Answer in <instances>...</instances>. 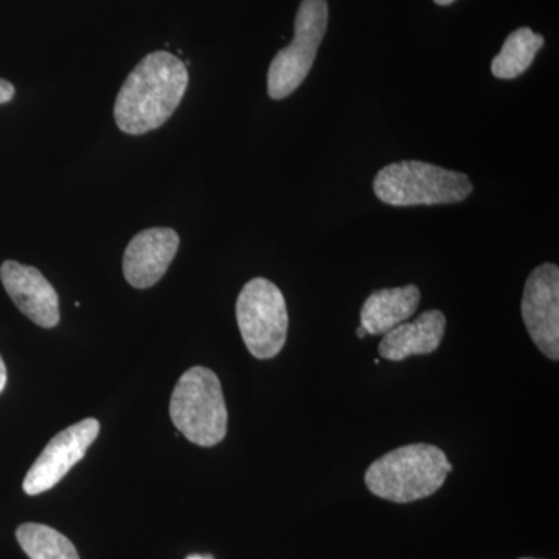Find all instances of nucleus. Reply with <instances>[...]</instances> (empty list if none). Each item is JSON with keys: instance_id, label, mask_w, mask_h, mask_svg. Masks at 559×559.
Instances as JSON below:
<instances>
[{"instance_id": "f8f14e48", "label": "nucleus", "mask_w": 559, "mask_h": 559, "mask_svg": "<svg viewBox=\"0 0 559 559\" xmlns=\"http://www.w3.org/2000/svg\"><path fill=\"white\" fill-rule=\"evenodd\" d=\"M419 299L421 294L415 285L374 290L364 301L360 326L370 336H384L417 312Z\"/></svg>"}, {"instance_id": "0eeeda50", "label": "nucleus", "mask_w": 559, "mask_h": 559, "mask_svg": "<svg viewBox=\"0 0 559 559\" xmlns=\"http://www.w3.org/2000/svg\"><path fill=\"white\" fill-rule=\"evenodd\" d=\"M522 319L544 356L559 359V267L544 263L528 275L522 297Z\"/></svg>"}, {"instance_id": "7ed1b4c3", "label": "nucleus", "mask_w": 559, "mask_h": 559, "mask_svg": "<svg viewBox=\"0 0 559 559\" xmlns=\"http://www.w3.org/2000/svg\"><path fill=\"white\" fill-rule=\"evenodd\" d=\"M473 189V182L463 173L421 160L390 164L378 171L373 182L380 201L395 207L457 204L465 201Z\"/></svg>"}, {"instance_id": "4468645a", "label": "nucleus", "mask_w": 559, "mask_h": 559, "mask_svg": "<svg viewBox=\"0 0 559 559\" xmlns=\"http://www.w3.org/2000/svg\"><path fill=\"white\" fill-rule=\"evenodd\" d=\"M16 538L31 559H80L70 539L49 525L22 524Z\"/></svg>"}, {"instance_id": "dca6fc26", "label": "nucleus", "mask_w": 559, "mask_h": 559, "mask_svg": "<svg viewBox=\"0 0 559 559\" xmlns=\"http://www.w3.org/2000/svg\"><path fill=\"white\" fill-rule=\"evenodd\" d=\"M7 385V367L3 362L2 356H0V393L3 392Z\"/></svg>"}, {"instance_id": "6ab92c4d", "label": "nucleus", "mask_w": 559, "mask_h": 559, "mask_svg": "<svg viewBox=\"0 0 559 559\" xmlns=\"http://www.w3.org/2000/svg\"><path fill=\"white\" fill-rule=\"evenodd\" d=\"M356 334H358L359 340H364V337L367 336V331L362 329V326H359L358 330H356Z\"/></svg>"}, {"instance_id": "20e7f679", "label": "nucleus", "mask_w": 559, "mask_h": 559, "mask_svg": "<svg viewBox=\"0 0 559 559\" xmlns=\"http://www.w3.org/2000/svg\"><path fill=\"white\" fill-rule=\"evenodd\" d=\"M173 425L191 443L212 448L227 433L226 401L219 378L205 367H193L180 377L170 401Z\"/></svg>"}, {"instance_id": "f3484780", "label": "nucleus", "mask_w": 559, "mask_h": 559, "mask_svg": "<svg viewBox=\"0 0 559 559\" xmlns=\"http://www.w3.org/2000/svg\"><path fill=\"white\" fill-rule=\"evenodd\" d=\"M187 559H215L213 557H210V555H190Z\"/></svg>"}, {"instance_id": "423d86ee", "label": "nucleus", "mask_w": 559, "mask_h": 559, "mask_svg": "<svg viewBox=\"0 0 559 559\" xmlns=\"http://www.w3.org/2000/svg\"><path fill=\"white\" fill-rule=\"evenodd\" d=\"M326 27V0H301L294 24L293 43L275 55L267 70V94L272 100L289 97L307 79L318 57Z\"/></svg>"}, {"instance_id": "f257e3e1", "label": "nucleus", "mask_w": 559, "mask_h": 559, "mask_svg": "<svg viewBox=\"0 0 559 559\" xmlns=\"http://www.w3.org/2000/svg\"><path fill=\"white\" fill-rule=\"evenodd\" d=\"M189 86V70L170 51L146 55L131 70L114 105L121 132L142 135L170 120Z\"/></svg>"}, {"instance_id": "a211bd4d", "label": "nucleus", "mask_w": 559, "mask_h": 559, "mask_svg": "<svg viewBox=\"0 0 559 559\" xmlns=\"http://www.w3.org/2000/svg\"><path fill=\"white\" fill-rule=\"evenodd\" d=\"M433 2L437 3V5H451L452 2H455V0H433Z\"/></svg>"}, {"instance_id": "f03ea898", "label": "nucleus", "mask_w": 559, "mask_h": 559, "mask_svg": "<svg viewBox=\"0 0 559 559\" xmlns=\"http://www.w3.org/2000/svg\"><path fill=\"white\" fill-rule=\"evenodd\" d=\"M454 469L440 448L407 444L374 460L366 471L367 488L378 498L409 503L439 491Z\"/></svg>"}, {"instance_id": "2eb2a0df", "label": "nucleus", "mask_w": 559, "mask_h": 559, "mask_svg": "<svg viewBox=\"0 0 559 559\" xmlns=\"http://www.w3.org/2000/svg\"><path fill=\"white\" fill-rule=\"evenodd\" d=\"M14 94H16V90H14L13 84L10 81L0 79V105H5V103L13 100Z\"/></svg>"}, {"instance_id": "39448f33", "label": "nucleus", "mask_w": 559, "mask_h": 559, "mask_svg": "<svg viewBox=\"0 0 559 559\" xmlns=\"http://www.w3.org/2000/svg\"><path fill=\"white\" fill-rule=\"evenodd\" d=\"M237 322L253 358H275L285 347L289 326L288 307L282 290L270 280H250L238 296Z\"/></svg>"}, {"instance_id": "aec40b11", "label": "nucleus", "mask_w": 559, "mask_h": 559, "mask_svg": "<svg viewBox=\"0 0 559 559\" xmlns=\"http://www.w3.org/2000/svg\"><path fill=\"white\" fill-rule=\"evenodd\" d=\"M521 559H533V558H521Z\"/></svg>"}, {"instance_id": "ddd939ff", "label": "nucleus", "mask_w": 559, "mask_h": 559, "mask_svg": "<svg viewBox=\"0 0 559 559\" xmlns=\"http://www.w3.org/2000/svg\"><path fill=\"white\" fill-rule=\"evenodd\" d=\"M543 46V36L527 27L511 33L503 43L502 50L491 62L492 75L500 80L518 79L533 64Z\"/></svg>"}, {"instance_id": "9d476101", "label": "nucleus", "mask_w": 559, "mask_h": 559, "mask_svg": "<svg viewBox=\"0 0 559 559\" xmlns=\"http://www.w3.org/2000/svg\"><path fill=\"white\" fill-rule=\"evenodd\" d=\"M178 231L153 227L132 238L123 255V274L132 288L148 289L170 267L179 249Z\"/></svg>"}, {"instance_id": "9b49d317", "label": "nucleus", "mask_w": 559, "mask_h": 559, "mask_svg": "<svg viewBox=\"0 0 559 559\" xmlns=\"http://www.w3.org/2000/svg\"><path fill=\"white\" fill-rule=\"evenodd\" d=\"M447 330V318L439 310L419 314L414 322L400 323L382 337L381 358L401 362L409 356L430 355L437 352Z\"/></svg>"}, {"instance_id": "1a4fd4ad", "label": "nucleus", "mask_w": 559, "mask_h": 559, "mask_svg": "<svg viewBox=\"0 0 559 559\" xmlns=\"http://www.w3.org/2000/svg\"><path fill=\"white\" fill-rule=\"evenodd\" d=\"M0 280L22 314L40 329H55L60 323V299L43 272L9 260L0 266Z\"/></svg>"}, {"instance_id": "6e6552de", "label": "nucleus", "mask_w": 559, "mask_h": 559, "mask_svg": "<svg viewBox=\"0 0 559 559\" xmlns=\"http://www.w3.org/2000/svg\"><path fill=\"white\" fill-rule=\"evenodd\" d=\"M100 433V423L86 418L49 441L24 479V491L28 496H38L60 484L70 469L83 460L91 444Z\"/></svg>"}]
</instances>
